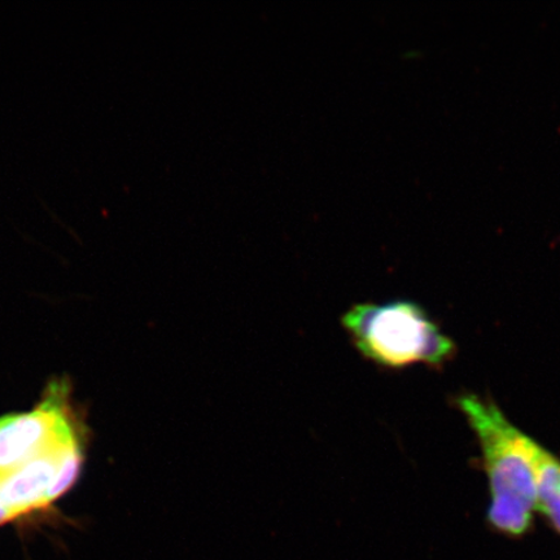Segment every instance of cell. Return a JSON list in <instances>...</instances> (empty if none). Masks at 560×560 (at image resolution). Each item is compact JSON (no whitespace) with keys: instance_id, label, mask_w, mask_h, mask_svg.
<instances>
[{"instance_id":"cell-4","label":"cell","mask_w":560,"mask_h":560,"mask_svg":"<svg viewBox=\"0 0 560 560\" xmlns=\"http://www.w3.org/2000/svg\"><path fill=\"white\" fill-rule=\"evenodd\" d=\"M537 511L560 536V459L536 443Z\"/></svg>"},{"instance_id":"cell-2","label":"cell","mask_w":560,"mask_h":560,"mask_svg":"<svg viewBox=\"0 0 560 560\" xmlns=\"http://www.w3.org/2000/svg\"><path fill=\"white\" fill-rule=\"evenodd\" d=\"M341 325L366 360L387 369L440 368L457 353L450 336L412 301L357 304L342 315Z\"/></svg>"},{"instance_id":"cell-1","label":"cell","mask_w":560,"mask_h":560,"mask_svg":"<svg viewBox=\"0 0 560 560\" xmlns=\"http://www.w3.org/2000/svg\"><path fill=\"white\" fill-rule=\"evenodd\" d=\"M88 433L72 385L54 381L30 411L0 417V528L51 517L80 479Z\"/></svg>"},{"instance_id":"cell-3","label":"cell","mask_w":560,"mask_h":560,"mask_svg":"<svg viewBox=\"0 0 560 560\" xmlns=\"http://www.w3.org/2000/svg\"><path fill=\"white\" fill-rule=\"evenodd\" d=\"M455 404L478 438L492 499L490 505L537 511L536 441L516 429L489 397L466 394Z\"/></svg>"}]
</instances>
